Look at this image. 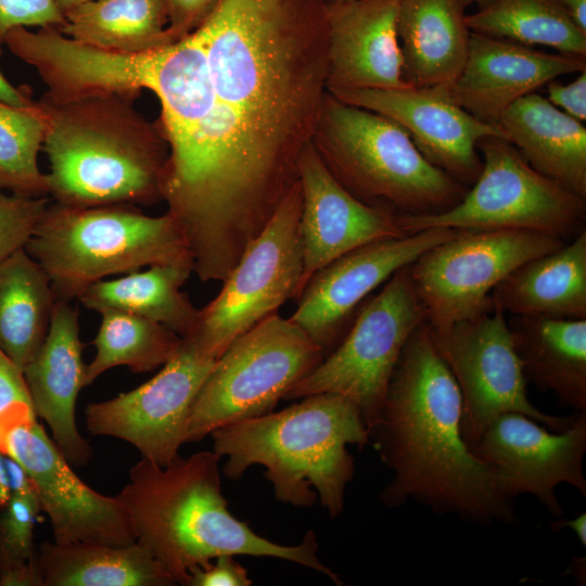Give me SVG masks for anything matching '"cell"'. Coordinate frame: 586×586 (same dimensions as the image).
Returning <instances> with one entry per match:
<instances>
[{"label":"cell","mask_w":586,"mask_h":586,"mask_svg":"<svg viewBox=\"0 0 586 586\" xmlns=\"http://www.w3.org/2000/svg\"><path fill=\"white\" fill-rule=\"evenodd\" d=\"M326 0H220L193 33L211 95L194 242L227 275L298 181L327 90Z\"/></svg>","instance_id":"1"},{"label":"cell","mask_w":586,"mask_h":586,"mask_svg":"<svg viewBox=\"0 0 586 586\" xmlns=\"http://www.w3.org/2000/svg\"><path fill=\"white\" fill-rule=\"evenodd\" d=\"M461 415L459 387L425 321L408 339L369 430V445L392 471L379 499L390 508L416 501L483 526L514 524L513 501L469 449Z\"/></svg>","instance_id":"2"},{"label":"cell","mask_w":586,"mask_h":586,"mask_svg":"<svg viewBox=\"0 0 586 586\" xmlns=\"http://www.w3.org/2000/svg\"><path fill=\"white\" fill-rule=\"evenodd\" d=\"M220 457L203 450L167 466L141 458L116 495L125 507L136 543L146 548L176 584L189 571L216 557H271L314 570L342 585L337 573L318 557L314 531L293 546L277 544L233 517L221 492Z\"/></svg>","instance_id":"3"},{"label":"cell","mask_w":586,"mask_h":586,"mask_svg":"<svg viewBox=\"0 0 586 586\" xmlns=\"http://www.w3.org/2000/svg\"><path fill=\"white\" fill-rule=\"evenodd\" d=\"M279 411L214 431L213 450L226 457L222 473L239 480L253 466L265 468L275 498L298 508L317 500L331 519L344 510L355 460L347 446L370 444L360 409L334 393H318Z\"/></svg>","instance_id":"4"},{"label":"cell","mask_w":586,"mask_h":586,"mask_svg":"<svg viewBox=\"0 0 586 586\" xmlns=\"http://www.w3.org/2000/svg\"><path fill=\"white\" fill-rule=\"evenodd\" d=\"M106 94L41 103L48 195L65 206L154 204L161 200L168 146L126 103Z\"/></svg>","instance_id":"5"},{"label":"cell","mask_w":586,"mask_h":586,"mask_svg":"<svg viewBox=\"0 0 586 586\" xmlns=\"http://www.w3.org/2000/svg\"><path fill=\"white\" fill-rule=\"evenodd\" d=\"M313 144L333 177L365 204L399 215L456 205L468 187L432 165L393 119L326 92Z\"/></svg>","instance_id":"6"},{"label":"cell","mask_w":586,"mask_h":586,"mask_svg":"<svg viewBox=\"0 0 586 586\" xmlns=\"http://www.w3.org/2000/svg\"><path fill=\"white\" fill-rule=\"evenodd\" d=\"M44 269L56 298L71 302L105 277L153 265L191 267L193 259L168 213L149 216L130 204H49L25 249Z\"/></svg>","instance_id":"7"},{"label":"cell","mask_w":586,"mask_h":586,"mask_svg":"<svg viewBox=\"0 0 586 586\" xmlns=\"http://www.w3.org/2000/svg\"><path fill=\"white\" fill-rule=\"evenodd\" d=\"M326 357L290 318L278 313L232 341L215 360L190 410L186 443L265 416Z\"/></svg>","instance_id":"8"},{"label":"cell","mask_w":586,"mask_h":586,"mask_svg":"<svg viewBox=\"0 0 586 586\" xmlns=\"http://www.w3.org/2000/svg\"><path fill=\"white\" fill-rule=\"evenodd\" d=\"M482 169L453 207L428 215H399L405 233L431 228L524 230L560 238L585 229L586 199L535 170L511 142L479 140Z\"/></svg>","instance_id":"9"},{"label":"cell","mask_w":586,"mask_h":586,"mask_svg":"<svg viewBox=\"0 0 586 586\" xmlns=\"http://www.w3.org/2000/svg\"><path fill=\"white\" fill-rule=\"evenodd\" d=\"M301 212L298 180L222 280L218 295L199 309L186 337L203 356L216 360L232 341L297 298L303 276Z\"/></svg>","instance_id":"10"},{"label":"cell","mask_w":586,"mask_h":586,"mask_svg":"<svg viewBox=\"0 0 586 586\" xmlns=\"http://www.w3.org/2000/svg\"><path fill=\"white\" fill-rule=\"evenodd\" d=\"M425 322L415 293L410 265L397 270L361 306L337 346L284 399L334 393L351 399L370 430L410 335Z\"/></svg>","instance_id":"11"},{"label":"cell","mask_w":586,"mask_h":586,"mask_svg":"<svg viewBox=\"0 0 586 586\" xmlns=\"http://www.w3.org/2000/svg\"><path fill=\"white\" fill-rule=\"evenodd\" d=\"M565 243L555 234L524 230H460L411 265L415 293L434 332L494 306L493 290L525 262Z\"/></svg>","instance_id":"12"},{"label":"cell","mask_w":586,"mask_h":586,"mask_svg":"<svg viewBox=\"0 0 586 586\" xmlns=\"http://www.w3.org/2000/svg\"><path fill=\"white\" fill-rule=\"evenodd\" d=\"M431 337L459 387L461 433L469 448L504 413L524 415L555 432L572 424L576 411L553 416L531 403L508 320L495 304L444 332L431 330Z\"/></svg>","instance_id":"13"},{"label":"cell","mask_w":586,"mask_h":586,"mask_svg":"<svg viewBox=\"0 0 586 586\" xmlns=\"http://www.w3.org/2000/svg\"><path fill=\"white\" fill-rule=\"evenodd\" d=\"M0 453L27 473L41 510L50 519L54 543H136L122 502L116 496L95 492L76 475L37 422L31 405L18 403L0 412Z\"/></svg>","instance_id":"14"},{"label":"cell","mask_w":586,"mask_h":586,"mask_svg":"<svg viewBox=\"0 0 586 586\" xmlns=\"http://www.w3.org/2000/svg\"><path fill=\"white\" fill-rule=\"evenodd\" d=\"M487 468L497 492L513 501L534 496L553 517L563 509L556 488L574 487L586 497V410L576 411L572 424L555 432L515 412L499 416L469 448Z\"/></svg>","instance_id":"15"},{"label":"cell","mask_w":586,"mask_h":586,"mask_svg":"<svg viewBox=\"0 0 586 586\" xmlns=\"http://www.w3.org/2000/svg\"><path fill=\"white\" fill-rule=\"evenodd\" d=\"M215 359L181 337L168 361L152 379L118 396L86 408L87 430L135 446L142 458L167 466L184 444L192 404Z\"/></svg>","instance_id":"16"},{"label":"cell","mask_w":586,"mask_h":586,"mask_svg":"<svg viewBox=\"0 0 586 586\" xmlns=\"http://www.w3.org/2000/svg\"><path fill=\"white\" fill-rule=\"evenodd\" d=\"M460 230L431 228L357 247L318 270L308 280L290 319L330 354L341 342L347 320L365 298L397 270Z\"/></svg>","instance_id":"17"},{"label":"cell","mask_w":586,"mask_h":586,"mask_svg":"<svg viewBox=\"0 0 586 586\" xmlns=\"http://www.w3.org/2000/svg\"><path fill=\"white\" fill-rule=\"evenodd\" d=\"M329 92L396 122L432 165L468 188L482 169L479 140L486 136L507 139L499 125L482 122L455 103L446 86Z\"/></svg>","instance_id":"18"},{"label":"cell","mask_w":586,"mask_h":586,"mask_svg":"<svg viewBox=\"0 0 586 586\" xmlns=\"http://www.w3.org/2000/svg\"><path fill=\"white\" fill-rule=\"evenodd\" d=\"M303 254L301 292L314 273L368 243L406 235L399 214L362 203L329 171L309 143L298 163ZM298 297V296H297Z\"/></svg>","instance_id":"19"},{"label":"cell","mask_w":586,"mask_h":586,"mask_svg":"<svg viewBox=\"0 0 586 586\" xmlns=\"http://www.w3.org/2000/svg\"><path fill=\"white\" fill-rule=\"evenodd\" d=\"M586 71V58L546 53L470 31L464 64L447 87L451 100L477 119L499 125L506 110L561 75Z\"/></svg>","instance_id":"20"},{"label":"cell","mask_w":586,"mask_h":586,"mask_svg":"<svg viewBox=\"0 0 586 586\" xmlns=\"http://www.w3.org/2000/svg\"><path fill=\"white\" fill-rule=\"evenodd\" d=\"M399 0L327 2V90L404 89Z\"/></svg>","instance_id":"21"},{"label":"cell","mask_w":586,"mask_h":586,"mask_svg":"<svg viewBox=\"0 0 586 586\" xmlns=\"http://www.w3.org/2000/svg\"><path fill=\"white\" fill-rule=\"evenodd\" d=\"M78 309L59 301L48 334L23 369L37 417L46 421L52 440L73 466L87 464L92 450L80 435L75 417L76 399L86 386V366L79 337Z\"/></svg>","instance_id":"22"},{"label":"cell","mask_w":586,"mask_h":586,"mask_svg":"<svg viewBox=\"0 0 586 586\" xmlns=\"http://www.w3.org/2000/svg\"><path fill=\"white\" fill-rule=\"evenodd\" d=\"M499 126L538 173L586 199V128L537 92L512 103Z\"/></svg>","instance_id":"23"},{"label":"cell","mask_w":586,"mask_h":586,"mask_svg":"<svg viewBox=\"0 0 586 586\" xmlns=\"http://www.w3.org/2000/svg\"><path fill=\"white\" fill-rule=\"evenodd\" d=\"M508 323L526 382L586 410V319L512 316Z\"/></svg>","instance_id":"24"},{"label":"cell","mask_w":586,"mask_h":586,"mask_svg":"<svg viewBox=\"0 0 586 586\" xmlns=\"http://www.w3.org/2000/svg\"><path fill=\"white\" fill-rule=\"evenodd\" d=\"M505 314L586 319V229L511 271L492 292Z\"/></svg>","instance_id":"25"},{"label":"cell","mask_w":586,"mask_h":586,"mask_svg":"<svg viewBox=\"0 0 586 586\" xmlns=\"http://www.w3.org/2000/svg\"><path fill=\"white\" fill-rule=\"evenodd\" d=\"M459 0H399L397 36L412 87L450 86L468 52L470 29Z\"/></svg>","instance_id":"26"},{"label":"cell","mask_w":586,"mask_h":586,"mask_svg":"<svg viewBox=\"0 0 586 586\" xmlns=\"http://www.w3.org/2000/svg\"><path fill=\"white\" fill-rule=\"evenodd\" d=\"M43 586H173L175 581L138 543L110 546L94 543L37 547Z\"/></svg>","instance_id":"27"},{"label":"cell","mask_w":586,"mask_h":586,"mask_svg":"<svg viewBox=\"0 0 586 586\" xmlns=\"http://www.w3.org/2000/svg\"><path fill=\"white\" fill-rule=\"evenodd\" d=\"M56 302L49 276L25 249L0 263V348L22 370L41 347Z\"/></svg>","instance_id":"28"},{"label":"cell","mask_w":586,"mask_h":586,"mask_svg":"<svg viewBox=\"0 0 586 586\" xmlns=\"http://www.w3.org/2000/svg\"><path fill=\"white\" fill-rule=\"evenodd\" d=\"M192 272L186 266L153 265L143 271L100 280L86 289L78 301L97 313L113 309L143 317L186 337L193 330L199 311L181 291Z\"/></svg>","instance_id":"29"},{"label":"cell","mask_w":586,"mask_h":586,"mask_svg":"<svg viewBox=\"0 0 586 586\" xmlns=\"http://www.w3.org/2000/svg\"><path fill=\"white\" fill-rule=\"evenodd\" d=\"M164 0H88L66 12L58 29L97 49L135 53L173 41Z\"/></svg>","instance_id":"30"},{"label":"cell","mask_w":586,"mask_h":586,"mask_svg":"<svg viewBox=\"0 0 586 586\" xmlns=\"http://www.w3.org/2000/svg\"><path fill=\"white\" fill-rule=\"evenodd\" d=\"M466 22L470 31L586 58V31L561 0H492L466 15Z\"/></svg>","instance_id":"31"},{"label":"cell","mask_w":586,"mask_h":586,"mask_svg":"<svg viewBox=\"0 0 586 586\" xmlns=\"http://www.w3.org/2000/svg\"><path fill=\"white\" fill-rule=\"evenodd\" d=\"M99 314L101 322L92 341L95 355L86 366V386L118 366L135 373L153 371L165 365L180 344V336L155 321L113 309Z\"/></svg>","instance_id":"32"},{"label":"cell","mask_w":586,"mask_h":586,"mask_svg":"<svg viewBox=\"0 0 586 586\" xmlns=\"http://www.w3.org/2000/svg\"><path fill=\"white\" fill-rule=\"evenodd\" d=\"M47 128L40 102L16 107L0 102V189L28 196H48L47 176L38 166Z\"/></svg>","instance_id":"33"},{"label":"cell","mask_w":586,"mask_h":586,"mask_svg":"<svg viewBox=\"0 0 586 586\" xmlns=\"http://www.w3.org/2000/svg\"><path fill=\"white\" fill-rule=\"evenodd\" d=\"M35 491L12 494L0 514V586H43L34 544Z\"/></svg>","instance_id":"34"},{"label":"cell","mask_w":586,"mask_h":586,"mask_svg":"<svg viewBox=\"0 0 586 586\" xmlns=\"http://www.w3.org/2000/svg\"><path fill=\"white\" fill-rule=\"evenodd\" d=\"M48 206V196L8 193L0 189V263L26 249Z\"/></svg>","instance_id":"35"},{"label":"cell","mask_w":586,"mask_h":586,"mask_svg":"<svg viewBox=\"0 0 586 586\" xmlns=\"http://www.w3.org/2000/svg\"><path fill=\"white\" fill-rule=\"evenodd\" d=\"M64 14L55 0H0V55L7 35L17 27H56Z\"/></svg>","instance_id":"36"},{"label":"cell","mask_w":586,"mask_h":586,"mask_svg":"<svg viewBox=\"0 0 586 586\" xmlns=\"http://www.w3.org/2000/svg\"><path fill=\"white\" fill-rule=\"evenodd\" d=\"M252 583L247 570L234 556L224 555L193 566L186 586H250Z\"/></svg>","instance_id":"37"},{"label":"cell","mask_w":586,"mask_h":586,"mask_svg":"<svg viewBox=\"0 0 586 586\" xmlns=\"http://www.w3.org/2000/svg\"><path fill=\"white\" fill-rule=\"evenodd\" d=\"M167 9V30L177 41L193 33L212 14L220 0H164Z\"/></svg>","instance_id":"38"},{"label":"cell","mask_w":586,"mask_h":586,"mask_svg":"<svg viewBox=\"0 0 586 586\" xmlns=\"http://www.w3.org/2000/svg\"><path fill=\"white\" fill-rule=\"evenodd\" d=\"M547 100L579 122L586 119V71L568 85L556 79L546 85Z\"/></svg>","instance_id":"39"},{"label":"cell","mask_w":586,"mask_h":586,"mask_svg":"<svg viewBox=\"0 0 586 586\" xmlns=\"http://www.w3.org/2000/svg\"><path fill=\"white\" fill-rule=\"evenodd\" d=\"M18 403L33 406L23 370L0 348V412Z\"/></svg>","instance_id":"40"},{"label":"cell","mask_w":586,"mask_h":586,"mask_svg":"<svg viewBox=\"0 0 586 586\" xmlns=\"http://www.w3.org/2000/svg\"><path fill=\"white\" fill-rule=\"evenodd\" d=\"M0 102L16 107H26L35 103L28 92L16 88L0 72Z\"/></svg>","instance_id":"41"},{"label":"cell","mask_w":586,"mask_h":586,"mask_svg":"<svg viewBox=\"0 0 586 586\" xmlns=\"http://www.w3.org/2000/svg\"><path fill=\"white\" fill-rule=\"evenodd\" d=\"M564 527L573 531L583 547L586 546V513H581L573 519L556 520L551 524V530L558 532Z\"/></svg>","instance_id":"42"},{"label":"cell","mask_w":586,"mask_h":586,"mask_svg":"<svg viewBox=\"0 0 586 586\" xmlns=\"http://www.w3.org/2000/svg\"><path fill=\"white\" fill-rule=\"evenodd\" d=\"M575 24L586 31V0H561Z\"/></svg>","instance_id":"43"},{"label":"cell","mask_w":586,"mask_h":586,"mask_svg":"<svg viewBox=\"0 0 586 586\" xmlns=\"http://www.w3.org/2000/svg\"><path fill=\"white\" fill-rule=\"evenodd\" d=\"M11 497L7 457L0 453V507H4Z\"/></svg>","instance_id":"44"},{"label":"cell","mask_w":586,"mask_h":586,"mask_svg":"<svg viewBox=\"0 0 586 586\" xmlns=\"http://www.w3.org/2000/svg\"><path fill=\"white\" fill-rule=\"evenodd\" d=\"M59 8L62 10L63 14L64 12H66L67 10L82 3V2H86L88 0H55Z\"/></svg>","instance_id":"45"},{"label":"cell","mask_w":586,"mask_h":586,"mask_svg":"<svg viewBox=\"0 0 586 586\" xmlns=\"http://www.w3.org/2000/svg\"><path fill=\"white\" fill-rule=\"evenodd\" d=\"M459 1L467 9L468 7L473 5V4L477 5L479 8H482L486 5L488 2H491L492 0H459Z\"/></svg>","instance_id":"46"},{"label":"cell","mask_w":586,"mask_h":586,"mask_svg":"<svg viewBox=\"0 0 586 586\" xmlns=\"http://www.w3.org/2000/svg\"><path fill=\"white\" fill-rule=\"evenodd\" d=\"M328 3H339V2H345L349 0H326Z\"/></svg>","instance_id":"47"}]
</instances>
